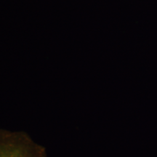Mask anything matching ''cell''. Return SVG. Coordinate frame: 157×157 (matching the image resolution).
Returning <instances> with one entry per match:
<instances>
[{"mask_svg": "<svg viewBox=\"0 0 157 157\" xmlns=\"http://www.w3.org/2000/svg\"><path fill=\"white\" fill-rule=\"evenodd\" d=\"M0 157H48L44 147L23 132L0 129Z\"/></svg>", "mask_w": 157, "mask_h": 157, "instance_id": "1", "label": "cell"}]
</instances>
